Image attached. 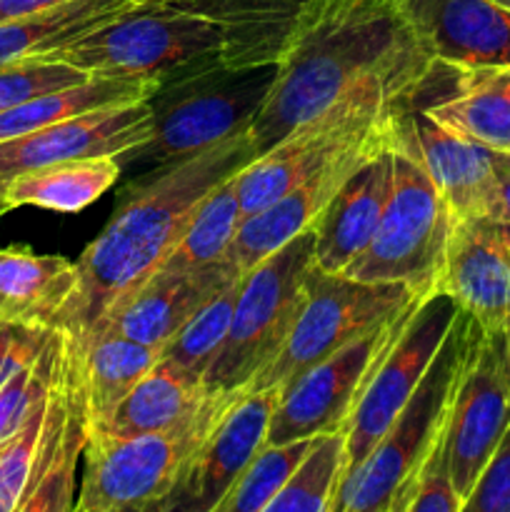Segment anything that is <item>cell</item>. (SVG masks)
Returning <instances> with one entry per match:
<instances>
[{
	"label": "cell",
	"mask_w": 510,
	"mask_h": 512,
	"mask_svg": "<svg viewBox=\"0 0 510 512\" xmlns=\"http://www.w3.org/2000/svg\"><path fill=\"white\" fill-rule=\"evenodd\" d=\"M493 3L503 5V8H508V10H510V0H493Z\"/></svg>",
	"instance_id": "obj_44"
},
{
	"label": "cell",
	"mask_w": 510,
	"mask_h": 512,
	"mask_svg": "<svg viewBox=\"0 0 510 512\" xmlns=\"http://www.w3.org/2000/svg\"><path fill=\"white\" fill-rule=\"evenodd\" d=\"M50 388V385H48ZM48 398V395H45ZM45 398L30 413L23 428L0 448V512H18L28 488L30 470H33L35 448H38L40 428H43Z\"/></svg>",
	"instance_id": "obj_35"
},
{
	"label": "cell",
	"mask_w": 510,
	"mask_h": 512,
	"mask_svg": "<svg viewBox=\"0 0 510 512\" xmlns=\"http://www.w3.org/2000/svg\"><path fill=\"white\" fill-rule=\"evenodd\" d=\"M505 333L488 335L475 323L450 400L445 450L455 493L463 503L510 428V365Z\"/></svg>",
	"instance_id": "obj_11"
},
{
	"label": "cell",
	"mask_w": 510,
	"mask_h": 512,
	"mask_svg": "<svg viewBox=\"0 0 510 512\" xmlns=\"http://www.w3.org/2000/svg\"><path fill=\"white\" fill-rule=\"evenodd\" d=\"M420 303L423 300H413L388 320L370 328L368 333L350 340L348 345L305 370L288 388L280 390L278 403L270 415L265 445H280L345 430L380 360Z\"/></svg>",
	"instance_id": "obj_10"
},
{
	"label": "cell",
	"mask_w": 510,
	"mask_h": 512,
	"mask_svg": "<svg viewBox=\"0 0 510 512\" xmlns=\"http://www.w3.org/2000/svg\"><path fill=\"white\" fill-rule=\"evenodd\" d=\"M418 105L445 128L510 153V65L458 70L435 63Z\"/></svg>",
	"instance_id": "obj_21"
},
{
	"label": "cell",
	"mask_w": 510,
	"mask_h": 512,
	"mask_svg": "<svg viewBox=\"0 0 510 512\" xmlns=\"http://www.w3.org/2000/svg\"><path fill=\"white\" fill-rule=\"evenodd\" d=\"M408 103V100H405ZM393 115V113H390ZM390 115L380 125H375L365 138L350 145L345 153H340L333 163L325 165L318 173L308 175L305 180L295 183L285 190L280 198L260 208L258 213L245 215L240 223L238 235L228 250V260L240 275H248L258 263H263L268 255L283 248L295 235L313 228L330 200L335 198L345 180L360 168L368 158L378 155L380 150H388V128Z\"/></svg>",
	"instance_id": "obj_16"
},
{
	"label": "cell",
	"mask_w": 510,
	"mask_h": 512,
	"mask_svg": "<svg viewBox=\"0 0 510 512\" xmlns=\"http://www.w3.org/2000/svg\"><path fill=\"white\" fill-rule=\"evenodd\" d=\"M485 220H493V223L508 225L510 228V160L505 165L503 175H500L498 188H495L493 203H490L488 218Z\"/></svg>",
	"instance_id": "obj_39"
},
{
	"label": "cell",
	"mask_w": 510,
	"mask_h": 512,
	"mask_svg": "<svg viewBox=\"0 0 510 512\" xmlns=\"http://www.w3.org/2000/svg\"><path fill=\"white\" fill-rule=\"evenodd\" d=\"M93 423L103 420L158 363V350L118 333H100L78 348Z\"/></svg>",
	"instance_id": "obj_28"
},
{
	"label": "cell",
	"mask_w": 510,
	"mask_h": 512,
	"mask_svg": "<svg viewBox=\"0 0 510 512\" xmlns=\"http://www.w3.org/2000/svg\"><path fill=\"white\" fill-rule=\"evenodd\" d=\"M490 223H493V220H490ZM493 230H495V235H498L500 245H503L505 255H508V258H510V228H508V225L493 223Z\"/></svg>",
	"instance_id": "obj_41"
},
{
	"label": "cell",
	"mask_w": 510,
	"mask_h": 512,
	"mask_svg": "<svg viewBox=\"0 0 510 512\" xmlns=\"http://www.w3.org/2000/svg\"><path fill=\"white\" fill-rule=\"evenodd\" d=\"M403 512H463V500L455 493L453 478H450L445 433L433 453L420 465Z\"/></svg>",
	"instance_id": "obj_36"
},
{
	"label": "cell",
	"mask_w": 510,
	"mask_h": 512,
	"mask_svg": "<svg viewBox=\"0 0 510 512\" xmlns=\"http://www.w3.org/2000/svg\"><path fill=\"white\" fill-rule=\"evenodd\" d=\"M455 315L458 305L443 293L425 298L410 315L345 425V475L378 445L405 408L448 338Z\"/></svg>",
	"instance_id": "obj_13"
},
{
	"label": "cell",
	"mask_w": 510,
	"mask_h": 512,
	"mask_svg": "<svg viewBox=\"0 0 510 512\" xmlns=\"http://www.w3.org/2000/svg\"><path fill=\"white\" fill-rule=\"evenodd\" d=\"M508 433H510V428H508Z\"/></svg>",
	"instance_id": "obj_45"
},
{
	"label": "cell",
	"mask_w": 510,
	"mask_h": 512,
	"mask_svg": "<svg viewBox=\"0 0 510 512\" xmlns=\"http://www.w3.org/2000/svg\"><path fill=\"white\" fill-rule=\"evenodd\" d=\"M50 328L0 323V388L18 373L23 365L33 363L48 343Z\"/></svg>",
	"instance_id": "obj_38"
},
{
	"label": "cell",
	"mask_w": 510,
	"mask_h": 512,
	"mask_svg": "<svg viewBox=\"0 0 510 512\" xmlns=\"http://www.w3.org/2000/svg\"><path fill=\"white\" fill-rule=\"evenodd\" d=\"M50 58L88 75L150 78L160 85L220 65H245L243 45L233 30L163 0H143L93 33L63 45Z\"/></svg>",
	"instance_id": "obj_3"
},
{
	"label": "cell",
	"mask_w": 510,
	"mask_h": 512,
	"mask_svg": "<svg viewBox=\"0 0 510 512\" xmlns=\"http://www.w3.org/2000/svg\"><path fill=\"white\" fill-rule=\"evenodd\" d=\"M243 275L225 285L215 298H210L198 313L180 325L178 333L160 348L158 363L173 370L190 385L203 388V380L213 365L215 355L228 338L230 320H233L235 300H238Z\"/></svg>",
	"instance_id": "obj_30"
},
{
	"label": "cell",
	"mask_w": 510,
	"mask_h": 512,
	"mask_svg": "<svg viewBox=\"0 0 510 512\" xmlns=\"http://www.w3.org/2000/svg\"><path fill=\"white\" fill-rule=\"evenodd\" d=\"M60 333L53 330L33 363L23 365L8 383L0 388V448L23 428L25 420L30 418L40 400L48 395L50 378H53L55 358H58Z\"/></svg>",
	"instance_id": "obj_33"
},
{
	"label": "cell",
	"mask_w": 510,
	"mask_h": 512,
	"mask_svg": "<svg viewBox=\"0 0 510 512\" xmlns=\"http://www.w3.org/2000/svg\"><path fill=\"white\" fill-rule=\"evenodd\" d=\"M475 320L458 308L428 373L373 450L345 475L333 512H403L420 465L443 438Z\"/></svg>",
	"instance_id": "obj_4"
},
{
	"label": "cell",
	"mask_w": 510,
	"mask_h": 512,
	"mask_svg": "<svg viewBox=\"0 0 510 512\" xmlns=\"http://www.w3.org/2000/svg\"><path fill=\"white\" fill-rule=\"evenodd\" d=\"M238 275L240 273L228 258L198 270H185V273L158 270L130 298L110 310L93 338L100 333H118L150 345L160 353V348L178 333L180 325L193 318L210 298H215Z\"/></svg>",
	"instance_id": "obj_19"
},
{
	"label": "cell",
	"mask_w": 510,
	"mask_h": 512,
	"mask_svg": "<svg viewBox=\"0 0 510 512\" xmlns=\"http://www.w3.org/2000/svg\"><path fill=\"white\" fill-rule=\"evenodd\" d=\"M313 268V230H305L243 275L228 338L203 380L205 398L233 403L250 393L288 343Z\"/></svg>",
	"instance_id": "obj_5"
},
{
	"label": "cell",
	"mask_w": 510,
	"mask_h": 512,
	"mask_svg": "<svg viewBox=\"0 0 510 512\" xmlns=\"http://www.w3.org/2000/svg\"><path fill=\"white\" fill-rule=\"evenodd\" d=\"M205 408L208 398L203 388L190 385L163 363H155V368L90 428H103L115 435L175 433L193 425Z\"/></svg>",
	"instance_id": "obj_25"
},
{
	"label": "cell",
	"mask_w": 510,
	"mask_h": 512,
	"mask_svg": "<svg viewBox=\"0 0 510 512\" xmlns=\"http://www.w3.org/2000/svg\"><path fill=\"white\" fill-rule=\"evenodd\" d=\"M90 425L93 418L80 353L73 340L60 333L58 358L45 398L43 428L18 512H68L75 508V468L83 458Z\"/></svg>",
	"instance_id": "obj_14"
},
{
	"label": "cell",
	"mask_w": 510,
	"mask_h": 512,
	"mask_svg": "<svg viewBox=\"0 0 510 512\" xmlns=\"http://www.w3.org/2000/svg\"><path fill=\"white\" fill-rule=\"evenodd\" d=\"M58 3H63V0H0V23L40 13V10H48Z\"/></svg>",
	"instance_id": "obj_40"
},
{
	"label": "cell",
	"mask_w": 510,
	"mask_h": 512,
	"mask_svg": "<svg viewBox=\"0 0 510 512\" xmlns=\"http://www.w3.org/2000/svg\"><path fill=\"white\" fill-rule=\"evenodd\" d=\"M238 173L225 178L218 188H213L200 200L193 218L188 220L178 243L158 270L185 273V270H198L228 258L230 245L245 218L238 195Z\"/></svg>",
	"instance_id": "obj_29"
},
{
	"label": "cell",
	"mask_w": 510,
	"mask_h": 512,
	"mask_svg": "<svg viewBox=\"0 0 510 512\" xmlns=\"http://www.w3.org/2000/svg\"><path fill=\"white\" fill-rule=\"evenodd\" d=\"M393 183V153L380 150L365 160L313 223L315 268L345 275L365 253L383 218Z\"/></svg>",
	"instance_id": "obj_22"
},
{
	"label": "cell",
	"mask_w": 510,
	"mask_h": 512,
	"mask_svg": "<svg viewBox=\"0 0 510 512\" xmlns=\"http://www.w3.org/2000/svg\"><path fill=\"white\" fill-rule=\"evenodd\" d=\"M345 478V433L315 435L313 445L265 512H333Z\"/></svg>",
	"instance_id": "obj_31"
},
{
	"label": "cell",
	"mask_w": 510,
	"mask_h": 512,
	"mask_svg": "<svg viewBox=\"0 0 510 512\" xmlns=\"http://www.w3.org/2000/svg\"><path fill=\"white\" fill-rule=\"evenodd\" d=\"M463 512H510V433H505L475 480Z\"/></svg>",
	"instance_id": "obj_37"
},
{
	"label": "cell",
	"mask_w": 510,
	"mask_h": 512,
	"mask_svg": "<svg viewBox=\"0 0 510 512\" xmlns=\"http://www.w3.org/2000/svg\"><path fill=\"white\" fill-rule=\"evenodd\" d=\"M85 78L90 75L63 60L50 58V55H35V58H25L20 63L3 65L0 68V113L45 93V90L65 88V85L80 83Z\"/></svg>",
	"instance_id": "obj_34"
},
{
	"label": "cell",
	"mask_w": 510,
	"mask_h": 512,
	"mask_svg": "<svg viewBox=\"0 0 510 512\" xmlns=\"http://www.w3.org/2000/svg\"><path fill=\"white\" fill-rule=\"evenodd\" d=\"M158 90L160 80L108 78V75H90L80 83L45 90V93L0 113V143L35 133V130L48 128V125L60 123L65 118H73V115L105 108V105L150 100Z\"/></svg>",
	"instance_id": "obj_27"
},
{
	"label": "cell",
	"mask_w": 510,
	"mask_h": 512,
	"mask_svg": "<svg viewBox=\"0 0 510 512\" xmlns=\"http://www.w3.org/2000/svg\"><path fill=\"white\" fill-rule=\"evenodd\" d=\"M313 438L290 440L280 445H263L240 473L233 488L218 503L215 512H265L270 500L283 490L293 470L308 453Z\"/></svg>",
	"instance_id": "obj_32"
},
{
	"label": "cell",
	"mask_w": 510,
	"mask_h": 512,
	"mask_svg": "<svg viewBox=\"0 0 510 512\" xmlns=\"http://www.w3.org/2000/svg\"><path fill=\"white\" fill-rule=\"evenodd\" d=\"M393 153V150H390ZM455 215L428 175L393 153V183L383 218L365 253L345 275L365 283H395L418 298L438 293Z\"/></svg>",
	"instance_id": "obj_8"
},
{
	"label": "cell",
	"mask_w": 510,
	"mask_h": 512,
	"mask_svg": "<svg viewBox=\"0 0 510 512\" xmlns=\"http://www.w3.org/2000/svg\"><path fill=\"white\" fill-rule=\"evenodd\" d=\"M143 0H63L40 13L0 23V68L35 55H53L63 45L93 33Z\"/></svg>",
	"instance_id": "obj_26"
},
{
	"label": "cell",
	"mask_w": 510,
	"mask_h": 512,
	"mask_svg": "<svg viewBox=\"0 0 510 512\" xmlns=\"http://www.w3.org/2000/svg\"><path fill=\"white\" fill-rule=\"evenodd\" d=\"M275 403V388L238 395L195 445L163 512H215L265 445Z\"/></svg>",
	"instance_id": "obj_15"
},
{
	"label": "cell",
	"mask_w": 510,
	"mask_h": 512,
	"mask_svg": "<svg viewBox=\"0 0 510 512\" xmlns=\"http://www.w3.org/2000/svg\"><path fill=\"white\" fill-rule=\"evenodd\" d=\"M438 293L448 295L488 335L510 325V258L490 220H455Z\"/></svg>",
	"instance_id": "obj_20"
},
{
	"label": "cell",
	"mask_w": 510,
	"mask_h": 512,
	"mask_svg": "<svg viewBox=\"0 0 510 512\" xmlns=\"http://www.w3.org/2000/svg\"><path fill=\"white\" fill-rule=\"evenodd\" d=\"M73 290V260L30 248H0V323L53 330Z\"/></svg>",
	"instance_id": "obj_23"
},
{
	"label": "cell",
	"mask_w": 510,
	"mask_h": 512,
	"mask_svg": "<svg viewBox=\"0 0 510 512\" xmlns=\"http://www.w3.org/2000/svg\"><path fill=\"white\" fill-rule=\"evenodd\" d=\"M418 43L440 65H510V10L493 0H395Z\"/></svg>",
	"instance_id": "obj_18"
},
{
	"label": "cell",
	"mask_w": 510,
	"mask_h": 512,
	"mask_svg": "<svg viewBox=\"0 0 510 512\" xmlns=\"http://www.w3.org/2000/svg\"><path fill=\"white\" fill-rule=\"evenodd\" d=\"M505 345H508V365H510V325H508V333H505Z\"/></svg>",
	"instance_id": "obj_43"
},
{
	"label": "cell",
	"mask_w": 510,
	"mask_h": 512,
	"mask_svg": "<svg viewBox=\"0 0 510 512\" xmlns=\"http://www.w3.org/2000/svg\"><path fill=\"white\" fill-rule=\"evenodd\" d=\"M433 65L395 0H305L273 90L250 125L255 150H270L368 80L425 78Z\"/></svg>",
	"instance_id": "obj_2"
},
{
	"label": "cell",
	"mask_w": 510,
	"mask_h": 512,
	"mask_svg": "<svg viewBox=\"0 0 510 512\" xmlns=\"http://www.w3.org/2000/svg\"><path fill=\"white\" fill-rule=\"evenodd\" d=\"M228 405L208 398L203 415L175 433L115 435L90 428L73 510L163 512L190 453Z\"/></svg>",
	"instance_id": "obj_7"
},
{
	"label": "cell",
	"mask_w": 510,
	"mask_h": 512,
	"mask_svg": "<svg viewBox=\"0 0 510 512\" xmlns=\"http://www.w3.org/2000/svg\"><path fill=\"white\" fill-rule=\"evenodd\" d=\"M423 300L395 283H365L350 275L313 268L305 283V303L288 343L250 390H285L295 378L335 350L360 338L410 305Z\"/></svg>",
	"instance_id": "obj_9"
},
{
	"label": "cell",
	"mask_w": 510,
	"mask_h": 512,
	"mask_svg": "<svg viewBox=\"0 0 510 512\" xmlns=\"http://www.w3.org/2000/svg\"><path fill=\"white\" fill-rule=\"evenodd\" d=\"M120 173L123 163L113 155L63 160L10 175L3 180L0 195L8 213L23 205L53 213H80L100 195L108 193L118 183Z\"/></svg>",
	"instance_id": "obj_24"
},
{
	"label": "cell",
	"mask_w": 510,
	"mask_h": 512,
	"mask_svg": "<svg viewBox=\"0 0 510 512\" xmlns=\"http://www.w3.org/2000/svg\"><path fill=\"white\" fill-rule=\"evenodd\" d=\"M258 155L240 133L175 163L158 165L120 198L113 218L75 260V290L55 328L83 348L98 325L160 268L200 200Z\"/></svg>",
	"instance_id": "obj_1"
},
{
	"label": "cell",
	"mask_w": 510,
	"mask_h": 512,
	"mask_svg": "<svg viewBox=\"0 0 510 512\" xmlns=\"http://www.w3.org/2000/svg\"><path fill=\"white\" fill-rule=\"evenodd\" d=\"M278 78V63L205 70L160 85L150 98L153 130L125 163L168 165L248 133ZM120 160V163H123Z\"/></svg>",
	"instance_id": "obj_6"
},
{
	"label": "cell",
	"mask_w": 510,
	"mask_h": 512,
	"mask_svg": "<svg viewBox=\"0 0 510 512\" xmlns=\"http://www.w3.org/2000/svg\"><path fill=\"white\" fill-rule=\"evenodd\" d=\"M153 130V103H118L73 115L0 143V180L23 170L63 163V160L113 155L123 160L140 148Z\"/></svg>",
	"instance_id": "obj_17"
},
{
	"label": "cell",
	"mask_w": 510,
	"mask_h": 512,
	"mask_svg": "<svg viewBox=\"0 0 510 512\" xmlns=\"http://www.w3.org/2000/svg\"><path fill=\"white\" fill-rule=\"evenodd\" d=\"M0 188H3V180H0ZM5 213H8V210H5V205H3V195H0V218H3Z\"/></svg>",
	"instance_id": "obj_42"
},
{
	"label": "cell",
	"mask_w": 510,
	"mask_h": 512,
	"mask_svg": "<svg viewBox=\"0 0 510 512\" xmlns=\"http://www.w3.org/2000/svg\"><path fill=\"white\" fill-rule=\"evenodd\" d=\"M388 145L413 160L438 188L455 220L488 218L493 193L510 153L488 148L468 135L430 118L415 100L400 103L390 115Z\"/></svg>",
	"instance_id": "obj_12"
}]
</instances>
